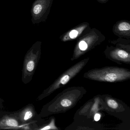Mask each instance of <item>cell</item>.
I'll list each match as a JSON object with an SVG mask.
<instances>
[{"mask_svg": "<svg viewBox=\"0 0 130 130\" xmlns=\"http://www.w3.org/2000/svg\"><path fill=\"white\" fill-rule=\"evenodd\" d=\"M86 92L83 87L65 89L53 100L48 108L49 112L52 114H59L67 111L76 105Z\"/></svg>", "mask_w": 130, "mask_h": 130, "instance_id": "1", "label": "cell"}, {"mask_svg": "<svg viewBox=\"0 0 130 130\" xmlns=\"http://www.w3.org/2000/svg\"><path fill=\"white\" fill-rule=\"evenodd\" d=\"M84 77L91 80L106 83L122 82L130 78V70L117 67H106L88 71Z\"/></svg>", "mask_w": 130, "mask_h": 130, "instance_id": "2", "label": "cell"}, {"mask_svg": "<svg viewBox=\"0 0 130 130\" xmlns=\"http://www.w3.org/2000/svg\"><path fill=\"white\" fill-rule=\"evenodd\" d=\"M89 58H85L74 65L64 72L55 80L54 83L49 87L45 94L49 95L58 89L67 85L72 79L77 75L86 66Z\"/></svg>", "mask_w": 130, "mask_h": 130, "instance_id": "3", "label": "cell"}, {"mask_svg": "<svg viewBox=\"0 0 130 130\" xmlns=\"http://www.w3.org/2000/svg\"><path fill=\"white\" fill-rule=\"evenodd\" d=\"M100 98L103 108L119 118L121 115H123L122 113L127 112V110H129L127 106L119 100L107 95H103Z\"/></svg>", "mask_w": 130, "mask_h": 130, "instance_id": "4", "label": "cell"}, {"mask_svg": "<svg viewBox=\"0 0 130 130\" xmlns=\"http://www.w3.org/2000/svg\"><path fill=\"white\" fill-rule=\"evenodd\" d=\"M108 59L118 63L130 64V54L127 52L121 49H118L112 52L108 55Z\"/></svg>", "mask_w": 130, "mask_h": 130, "instance_id": "5", "label": "cell"}, {"mask_svg": "<svg viewBox=\"0 0 130 130\" xmlns=\"http://www.w3.org/2000/svg\"><path fill=\"white\" fill-rule=\"evenodd\" d=\"M118 29L121 31H129L130 29V25L127 22H122L118 26Z\"/></svg>", "mask_w": 130, "mask_h": 130, "instance_id": "6", "label": "cell"}, {"mask_svg": "<svg viewBox=\"0 0 130 130\" xmlns=\"http://www.w3.org/2000/svg\"><path fill=\"white\" fill-rule=\"evenodd\" d=\"M58 129L57 128L55 125V120L54 119H52V121L51 123L47 126L44 127V128H42V130H46V129Z\"/></svg>", "mask_w": 130, "mask_h": 130, "instance_id": "7", "label": "cell"}, {"mask_svg": "<svg viewBox=\"0 0 130 130\" xmlns=\"http://www.w3.org/2000/svg\"><path fill=\"white\" fill-rule=\"evenodd\" d=\"M7 124L9 126L12 127H16L18 125L17 122L16 120L13 119H10L7 121Z\"/></svg>", "mask_w": 130, "mask_h": 130, "instance_id": "8", "label": "cell"}, {"mask_svg": "<svg viewBox=\"0 0 130 130\" xmlns=\"http://www.w3.org/2000/svg\"><path fill=\"white\" fill-rule=\"evenodd\" d=\"M35 63L33 61H29L27 65V70L29 71H32L34 69Z\"/></svg>", "mask_w": 130, "mask_h": 130, "instance_id": "9", "label": "cell"}, {"mask_svg": "<svg viewBox=\"0 0 130 130\" xmlns=\"http://www.w3.org/2000/svg\"><path fill=\"white\" fill-rule=\"evenodd\" d=\"M42 9V7L40 5H37L34 8V12L35 14H38L40 13Z\"/></svg>", "mask_w": 130, "mask_h": 130, "instance_id": "10", "label": "cell"}, {"mask_svg": "<svg viewBox=\"0 0 130 130\" xmlns=\"http://www.w3.org/2000/svg\"><path fill=\"white\" fill-rule=\"evenodd\" d=\"M78 32L75 30L71 31L70 33V36L71 38L74 39L77 37Z\"/></svg>", "mask_w": 130, "mask_h": 130, "instance_id": "11", "label": "cell"}, {"mask_svg": "<svg viewBox=\"0 0 130 130\" xmlns=\"http://www.w3.org/2000/svg\"><path fill=\"white\" fill-rule=\"evenodd\" d=\"M32 114L31 112L28 111L26 113L25 115V117H24V119L25 120H27L29 119L30 118H31L32 116Z\"/></svg>", "mask_w": 130, "mask_h": 130, "instance_id": "12", "label": "cell"}, {"mask_svg": "<svg viewBox=\"0 0 130 130\" xmlns=\"http://www.w3.org/2000/svg\"><path fill=\"white\" fill-rule=\"evenodd\" d=\"M101 118V115L99 113H96L93 116L94 121H98Z\"/></svg>", "mask_w": 130, "mask_h": 130, "instance_id": "13", "label": "cell"}]
</instances>
